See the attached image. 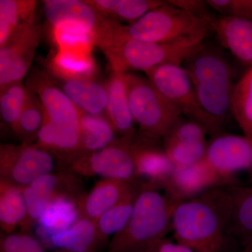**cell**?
<instances>
[{
    "label": "cell",
    "instance_id": "b9f144b4",
    "mask_svg": "<svg viewBox=\"0 0 252 252\" xmlns=\"http://www.w3.org/2000/svg\"><path fill=\"white\" fill-rule=\"evenodd\" d=\"M60 252H67V251H64V250H62V251Z\"/></svg>",
    "mask_w": 252,
    "mask_h": 252
},
{
    "label": "cell",
    "instance_id": "ffe728a7",
    "mask_svg": "<svg viewBox=\"0 0 252 252\" xmlns=\"http://www.w3.org/2000/svg\"><path fill=\"white\" fill-rule=\"evenodd\" d=\"M105 85L108 94L106 117L121 138L131 140L136 134L135 123L131 114L123 73L112 72Z\"/></svg>",
    "mask_w": 252,
    "mask_h": 252
},
{
    "label": "cell",
    "instance_id": "7a4b0ae2",
    "mask_svg": "<svg viewBox=\"0 0 252 252\" xmlns=\"http://www.w3.org/2000/svg\"><path fill=\"white\" fill-rule=\"evenodd\" d=\"M182 67L193 84L200 107L222 133L230 111L233 74L231 65L221 50L199 44Z\"/></svg>",
    "mask_w": 252,
    "mask_h": 252
},
{
    "label": "cell",
    "instance_id": "9a60e30c",
    "mask_svg": "<svg viewBox=\"0 0 252 252\" xmlns=\"http://www.w3.org/2000/svg\"><path fill=\"white\" fill-rule=\"evenodd\" d=\"M160 138L140 132L129 140V146L135 167L136 178L158 187H163L175 165L160 145Z\"/></svg>",
    "mask_w": 252,
    "mask_h": 252
},
{
    "label": "cell",
    "instance_id": "7402d4cb",
    "mask_svg": "<svg viewBox=\"0 0 252 252\" xmlns=\"http://www.w3.org/2000/svg\"><path fill=\"white\" fill-rule=\"evenodd\" d=\"M50 67L57 79H94L97 72L92 52L79 50H58Z\"/></svg>",
    "mask_w": 252,
    "mask_h": 252
},
{
    "label": "cell",
    "instance_id": "cb8c5ba5",
    "mask_svg": "<svg viewBox=\"0 0 252 252\" xmlns=\"http://www.w3.org/2000/svg\"><path fill=\"white\" fill-rule=\"evenodd\" d=\"M233 199L230 231L243 248L252 245V187H230Z\"/></svg>",
    "mask_w": 252,
    "mask_h": 252
},
{
    "label": "cell",
    "instance_id": "d6a6232c",
    "mask_svg": "<svg viewBox=\"0 0 252 252\" xmlns=\"http://www.w3.org/2000/svg\"><path fill=\"white\" fill-rule=\"evenodd\" d=\"M45 119V112L40 101L35 94L30 91L27 103L13 130L30 142L34 137H37Z\"/></svg>",
    "mask_w": 252,
    "mask_h": 252
},
{
    "label": "cell",
    "instance_id": "2e32d148",
    "mask_svg": "<svg viewBox=\"0 0 252 252\" xmlns=\"http://www.w3.org/2000/svg\"><path fill=\"white\" fill-rule=\"evenodd\" d=\"M224 186V182L205 158L189 166L175 167L162 189L180 203L207 190Z\"/></svg>",
    "mask_w": 252,
    "mask_h": 252
},
{
    "label": "cell",
    "instance_id": "e575fe53",
    "mask_svg": "<svg viewBox=\"0 0 252 252\" xmlns=\"http://www.w3.org/2000/svg\"><path fill=\"white\" fill-rule=\"evenodd\" d=\"M206 131L197 122L181 117L162 137L163 144L207 141Z\"/></svg>",
    "mask_w": 252,
    "mask_h": 252
},
{
    "label": "cell",
    "instance_id": "484cf974",
    "mask_svg": "<svg viewBox=\"0 0 252 252\" xmlns=\"http://www.w3.org/2000/svg\"><path fill=\"white\" fill-rule=\"evenodd\" d=\"M23 189L6 181H0V224L7 234H11L17 225L24 224L27 220Z\"/></svg>",
    "mask_w": 252,
    "mask_h": 252
},
{
    "label": "cell",
    "instance_id": "8fae6325",
    "mask_svg": "<svg viewBox=\"0 0 252 252\" xmlns=\"http://www.w3.org/2000/svg\"><path fill=\"white\" fill-rule=\"evenodd\" d=\"M41 36L35 23L21 28L0 46V89L21 82L34 59Z\"/></svg>",
    "mask_w": 252,
    "mask_h": 252
},
{
    "label": "cell",
    "instance_id": "4fadbf2b",
    "mask_svg": "<svg viewBox=\"0 0 252 252\" xmlns=\"http://www.w3.org/2000/svg\"><path fill=\"white\" fill-rule=\"evenodd\" d=\"M27 88L40 101L46 122L59 128L80 130L79 111L46 73L34 71Z\"/></svg>",
    "mask_w": 252,
    "mask_h": 252
},
{
    "label": "cell",
    "instance_id": "30bf717a",
    "mask_svg": "<svg viewBox=\"0 0 252 252\" xmlns=\"http://www.w3.org/2000/svg\"><path fill=\"white\" fill-rule=\"evenodd\" d=\"M129 140L118 139L102 150L83 154L70 162L69 170L77 175L135 182V167Z\"/></svg>",
    "mask_w": 252,
    "mask_h": 252
},
{
    "label": "cell",
    "instance_id": "44dd1931",
    "mask_svg": "<svg viewBox=\"0 0 252 252\" xmlns=\"http://www.w3.org/2000/svg\"><path fill=\"white\" fill-rule=\"evenodd\" d=\"M77 200L60 197L55 199L37 220L38 236L49 246L51 237L70 228L79 219Z\"/></svg>",
    "mask_w": 252,
    "mask_h": 252
},
{
    "label": "cell",
    "instance_id": "4dcf8cb0",
    "mask_svg": "<svg viewBox=\"0 0 252 252\" xmlns=\"http://www.w3.org/2000/svg\"><path fill=\"white\" fill-rule=\"evenodd\" d=\"M0 114L7 125L14 129L29 97L30 91L22 82L0 89Z\"/></svg>",
    "mask_w": 252,
    "mask_h": 252
},
{
    "label": "cell",
    "instance_id": "d6986e66",
    "mask_svg": "<svg viewBox=\"0 0 252 252\" xmlns=\"http://www.w3.org/2000/svg\"><path fill=\"white\" fill-rule=\"evenodd\" d=\"M58 81L59 84L55 83L78 110L92 115H105L108 102L105 84L88 79H58Z\"/></svg>",
    "mask_w": 252,
    "mask_h": 252
},
{
    "label": "cell",
    "instance_id": "603a6c76",
    "mask_svg": "<svg viewBox=\"0 0 252 252\" xmlns=\"http://www.w3.org/2000/svg\"><path fill=\"white\" fill-rule=\"evenodd\" d=\"M81 154L102 150L115 143V129L105 115H92L79 111Z\"/></svg>",
    "mask_w": 252,
    "mask_h": 252
},
{
    "label": "cell",
    "instance_id": "836d02e7",
    "mask_svg": "<svg viewBox=\"0 0 252 252\" xmlns=\"http://www.w3.org/2000/svg\"><path fill=\"white\" fill-rule=\"evenodd\" d=\"M207 141L163 144L167 155L175 167L189 166L205 158Z\"/></svg>",
    "mask_w": 252,
    "mask_h": 252
},
{
    "label": "cell",
    "instance_id": "3957f363",
    "mask_svg": "<svg viewBox=\"0 0 252 252\" xmlns=\"http://www.w3.org/2000/svg\"><path fill=\"white\" fill-rule=\"evenodd\" d=\"M161 187L140 182L133 210L127 225L114 235L109 252H126L131 249L164 239L172 230V217L179 203Z\"/></svg>",
    "mask_w": 252,
    "mask_h": 252
},
{
    "label": "cell",
    "instance_id": "f35d334b",
    "mask_svg": "<svg viewBox=\"0 0 252 252\" xmlns=\"http://www.w3.org/2000/svg\"><path fill=\"white\" fill-rule=\"evenodd\" d=\"M158 252H194L191 249L178 243H172L170 240L162 239Z\"/></svg>",
    "mask_w": 252,
    "mask_h": 252
},
{
    "label": "cell",
    "instance_id": "83f0119b",
    "mask_svg": "<svg viewBox=\"0 0 252 252\" xmlns=\"http://www.w3.org/2000/svg\"><path fill=\"white\" fill-rule=\"evenodd\" d=\"M97 238L95 221L79 218L70 228L55 234L49 240V246L72 252H89Z\"/></svg>",
    "mask_w": 252,
    "mask_h": 252
},
{
    "label": "cell",
    "instance_id": "d4e9b609",
    "mask_svg": "<svg viewBox=\"0 0 252 252\" xmlns=\"http://www.w3.org/2000/svg\"><path fill=\"white\" fill-rule=\"evenodd\" d=\"M104 17L117 22L131 23L151 10L165 4L160 0H86Z\"/></svg>",
    "mask_w": 252,
    "mask_h": 252
},
{
    "label": "cell",
    "instance_id": "8992f818",
    "mask_svg": "<svg viewBox=\"0 0 252 252\" xmlns=\"http://www.w3.org/2000/svg\"><path fill=\"white\" fill-rule=\"evenodd\" d=\"M131 114L141 132L162 139L182 113L165 98L147 77L123 73Z\"/></svg>",
    "mask_w": 252,
    "mask_h": 252
},
{
    "label": "cell",
    "instance_id": "1f68e13d",
    "mask_svg": "<svg viewBox=\"0 0 252 252\" xmlns=\"http://www.w3.org/2000/svg\"><path fill=\"white\" fill-rule=\"evenodd\" d=\"M53 41L58 50H79L92 52L94 38L85 28L72 24L61 23L52 27Z\"/></svg>",
    "mask_w": 252,
    "mask_h": 252
},
{
    "label": "cell",
    "instance_id": "5b68a950",
    "mask_svg": "<svg viewBox=\"0 0 252 252\" xmlns=\"http://www.w3.org/2000/svg\"><path fill=\"white\" fill-rule=\"evenodd\" d=\"M210 18L194 16L166 1L135 22L122 25V31L131 39L158 44L205 39L212 32Z\"/></svg>",
    "mask_w": 252,
    "mask_h": 252
},
{
    "label": "cell",
    "instance_id": "5bb4252c",
    "mask_svg": "<svg viewBox=\"0 0 252 252\" xmlns=\"http://www.w3.org/2000/svg\"><path fill=\"white\" fill-rule=\"evenodd\" d=\"M28 208L27 220L23 226L37 221L49 204L60 197H67L78 202L84 195L80 193V182L69 173L49 174L39 177L23 189Z\"/></svg>",
    "mask_w": 252,
    "mask_h": 252
},
{
    "label": "cell",
    "instance_id": "74e56055",
    "mask_svg": "<svg viewBox=\"0 0 252 252\" xmlns=\"http://www.w3.org/2000/svg\"><path fill=\"white\" fill-rule=\"evenodd\" d=\"M170 4L189 14L200 18H210V7L206 1L202 0H168Z\"/></svg>",
    "mask_w": 252,
    "mask_h": 252
},
{
    "label": "cell",
    "instance_id": "ab89813d",
    "mask_svg": "<svg viewBox=\"0 0 252 252\" xmlns=\"http://www.w3.org/2000/svg\"><path fill=\"white\" fill-rule=\"evenodd\" d=\"M161 240H158V241L144 244V245L131 249V250L126 252H158V251L159 245H160Z\"/></svg>",
    "mask_w": 252,
    "mask_h": 252
},
{
    "label": "cell",
    "instance_id": "7bdbcfd3",
    "mask_svg": "<svg viewBox=\"0 0 252 252\" xmlns=\"http://www.w3.org/2000/svg\"><path fill=\"white\" fill-rule=\"evenodd\" d=\"M241 252H247L246 249H243V251H242Z\"/></svg>",
    "mask_w": 252,
    "mask_h": 252
},
{
    "label": "cell",
    "instance_id": "9c48e42d",
    "mask_svg": "<svg viewBox=\"0 0 252 252\" xmlns=\"http://www.w3.org/2000/svg\"><path fill=\"white\" fill-rule=\"evenodd\" d=\"M205 160L225 186L236 185L240 174H248L252 179V138L223 132L213 136Z\"/></svg>",
    "mask_w": 252,
    "mask_h": 252
},
{
    "label": "cell",
    "instance_id": "52a82bcc",
    "mask_svg": "<svg viewBox=\"0 0 252 252\" xmlns=\"http://www.w3.org/2000/svg\"><path fill=\"white\" fill-rule=\"evenodd\" d=\"M147 79L187 119L197 122L211 137L220 132L200 107L193 84L181 65L167 64L145 72Z\"/></svg>",
    "mask_w": 252,
    "mask_h": 252
},
{
    "label": "cell",
    "instance_id": "4316f807",
    "mask_svg": "<svg viewBox=\"0 0 252 252\" xmlns=\"http://www.w3.org/2000/svg\"><path fill=\"white\" fill-rule=\"evenodd\" d=\"M36 1L0 0V46L21 28L34 23Z\"/></svg>",
    "mask_w": 252,
    "mask_h": 252
},
{
    "label": "cell",
    "instance_id": "60d3db41",
    "mask_svg": "<svg viewBox=\"0 0 252 252\" xmlns=\"http://www.w3.org/2000/svg\"><path fill=\"white\" fill-rule=\"evenodd\" d=\"M244 249H246L247 252H252V245H251V246L248 247V248Z\"/></svg>",
    "mask_w": 252,
    "mask_h": 252
},
{
    "label": "cell",
    "instance_id": "7c38bea8",
    "mask_svg": "<svg viewBox=\"0 0 252 252\" xmlns=\"http://www.w3.org/2000/svg\"><path fill=\"white\" fill-rule=\"evenodd\" d=\"M44 14L52 27L61 23H72L85 28L98 46L110 34L116 21L104 17L87 1L79 0H45Z\"/></svg>",
    "mask_w": 252,
    "mask_h": 252
},
{
    "label": "cell",
    "instance_id": "ba28073f",
    "mask_svg": "<svg viewBox=\"0 0 252 252\" xmlns=\"http://www.w3.org/2000/svg\"><path fill=\"white\" fill-rule=\"evenodd\" d=\"M55 154L38 144L1 145V180L25 188L54 170Z\"/></svg>",
    "mask_w": 252,
    "mask_h": 252
},
{
    "label": "cell",
    "instance_id": "e0dca14e",
    "mask_svg": "<svg viewBox=\"0 0 252 252\" xmlns=\"http://www.w3.org/2000/svg\"><path fill=\"white\" fill-rule=\"evenodd\" d=\"M212 32L220 45L245 64H252V21L232 16L210 18Z\"/></svg>",
    "mask_w": 252,
    "mask_h": 252
},
{
    "label": "cell",
    "instance_id": "8d00e7d4",
    "mask_svg": "<svg viewBox=\"0 0 252 252\" xmlns=\"http://www.w3.org/2000/svg\"><path fill=\"white\" fill-rule=\"evenodd\" d=\"M1 252H44L39 240L26 234H8L1 238Z\"/></svg>",
    "mask_w": 252,
    "mask_h": 252
},
{
    "label": "cell",
    "instance_id": "f546056e",
    "mask_svg": "<svg viewBox=\"0 0 252 252\" xmlns=\"http://www.w3.org/2000/svg\"><path fill=\"white\" fill-rule=\"evenodd\" d=\"M140 182L117 205L104 213L97 221V238L104 239L109 235H115L122 231L130 220L139 189Z\"/></svg>",
    "mask_w": 252,
    "mask_h": 252
},
{
    "label": "cell",
    "instance_id": "ac0fdd59",
    "mask_svg": "<svg viewBox=\"0 0 252 252\" xmlns=\"http://www.w3.org/2000/svg\"><path fill=\"white\" fill-rule=\"evenodd\" d=\"M135 182L104 179L78 203L79 218L97 221L99 217L121 201L135 187Z\"/></svg>",
    "mask_w": 252,
    "mask_h": 252
},
{
    "label": "cell",
    "instance_id": "6da1fadb",
    "mask_svg": "<svg viewBox=\"0 0 252 252\" xmlns=\"http://www.w3.org/2000/svg\"><path fill=\"white\" fill-rule=\"evenodd\" d=\"M232 209L230 189L223 187L182 202L172 217L176 242L194 252H220L225 238L231 235Z\"/></svg>",
    "mask_w": 252,
    "mask_h": 252
},
{
    "label": "cell",
    "instance_id": "277c9868",
    "mask_svg": "<svg viewBox=\"0 0 252 252\" xmlns=\"http://www.w3.org/2000/svg\"><path fill=\"white\" fill-rule=\"evenodd\" d=\"M122 23H117L112 34L99 47L108 61L112 72L144 73L163 64L182 66L185 59L201 44L204 39H197L158 44L135 40L122 31Z\"/></svg>",
    "mask_w": 252,
    "mask_h": 252
},
{
    "label": "cell",
    "instance_id": "f1b7e54d",
    "mask_svg": "<svg viewBox=\"0 0 252 252\" xmlns=\"http://www.w3.org/2000/svg\"><path fill=\"white\" fill-rule=\"evenodd\" d=\"M230 111L244 135L252 138V64L233 86Z\"/></svg>",
    "mask_w": 252,
    "mask_h": 252
},
{
    "label": "cell",
    "instance_id": "d590c367",
    "mask_svg": "<svg viewBox=\"0 0 252 252\" xmlns=\"http://www.w3.org/2000/svg\"><path fill=\"white\" fill-rule=\"evenodd\" d=\"M207 4L220 16L252 21V0H207Z\"/></svg>",
    "mask_w": 252,
    "mask_h": 252
}]
</instances>
